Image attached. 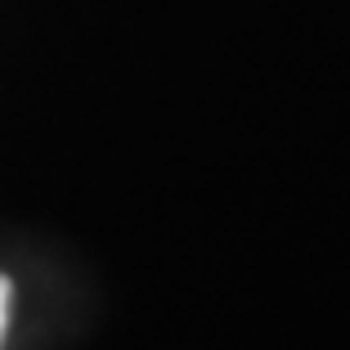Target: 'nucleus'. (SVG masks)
<instances>
[{"instance_id": "1", "label": "nucleus", "mask_w": 350, "mask_h": 350, "mask_svg": "<svg viewBox=\"0 0 350 350\" xmlns=\"http://www.w3.org/2000/svg\"><path fill=\"white\" fill-rule=\"evenodd\" d=\"M5 323H10V283L0 278V341H5Z\"/></svg>"}]
</instances>
